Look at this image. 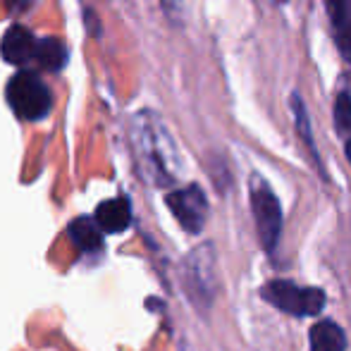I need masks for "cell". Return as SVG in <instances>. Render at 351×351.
<instances>
[{
	"mask_svg": "<svg viewBox=\"0 0 351 351\" xmlns=\"http://www.w3.org/2000/svg\"><path fill=\"white\" fill-rule=\"evenodd\" d=\"M70 60V48L60 38H41L38 41L36 65H41L48 72H60Z\"/></svg>",
	"mask_w": 351,
	"mask_h": 351,
	"instance_id": "12",
	"label": "cell"
},
{
	"mask_svg": "<svg viewBox=\"0 0 351 351\" xmlns=\"http://www.w3.org/2000/svg\"><path fill=\"white\" fill-rule=\"evenodd\" d=\"M0 53H3L5 62L14 67H27L36 62L38 56V38L29 32L22 24H12L8 32L3 34L0 41Z\"/></svg>",
	"mask_w": 351,
	"mask_h": 351,
	"instance_id": "7",
	"label": "cell"
},
{
	"mask_svg": "<svg viewBox=\"0 0 351 351\" xmlns=\"http://www.w3.org/2000/svg\"><path fill=\"white\" fill-rule=\"evenodd\" d=\"M251 208H254L261 244L265 246V251H273L278 246L282 230V208L278 196L270 191V186L261 177L251 180Z\"/></svg>",
	"mask_w": 351,
	"mask_h": 351,
	"instance_id": "3",
	"label": "cell"
},
{
	"mask_svg": "<svg viewBox=\"0 0 351 351\" xmlns=\"http://www.w3.org/2000/svg\"><path fill=\"white\" fill-rule=\"evenodd\" d=\"M167 208L177 217L182 227L191 234L204 230L206 215H208V201L206 194L196 184L186 186V189H177L167 194Z\"/></svg>",
	"mask_w": 351,
	"mask_h": 351,
	"instance_id": "5",
	"label": "cell"
},
{
	"mask_svg": "<svg viewBox=\"0 0 351 351\" xmlns=\"http://www.w3.org/2000/svg\"><path fill=\"white\" fill-rule=\"evenodd\" d=\"M335 125L344 139H351V98L347 93L335 101Z\"/></svg>",
	"mask_w": 351,
	"mask_h": 351,
	"instance_id": "14",
	"label": "cell"
},
{
	"mask_svg": "<svg viewBox=\"0 0 351 351\" xmlns=\"http://www.w3.org/2000/svg\"><path fill=\"white\" fill-rule=\"evenodd\" d=\"M330 22L335 29V41L344 60L351 62V0H325Z\"/></svg>",
	"mask_w": 351,
	"mask_h": 351,
	"instance_id": "9",
	"label": "cell"
},
{
	"mask_svg": "<svg viewBox=\"0 0 351 351\" xmlns=\"http://www.w3.org/2000/svg\"><path fill=\"white\" fill-rule=\"evenodd\" d=\"M79 251H98L103 246V230L96 217H77L67 230Z\"/></svg>",
	"mask_w": 351,
	"mask_h": 351,
	"instance_id": "11",
	"label": "cell"
},
{
	"mask_svg": "<svg viewBox=\"0 0 351 351\" xmlns=\"http://www.w3.org/2000/svg\"><path fill=\"white\" fill-rule=\"evenodd\" d=\"M347 158H349V162H351V139L347 141Z\"/></svg>",
	"mask_w": 351,
	"mask_h": 351,
	"instance_id": "15",
	"label": "cell"
},
{
	"mask_svg": "<svg viewBox=\"0 0 351 351\" xmlns=\"http://www.w3.org/2000/svg\"><path fill=\"white\" fill-rule=\"evenodd\" d=\"M5 101H8L10 110L24 122H38L53 110L51 88L32 70H19L8 79Z\"/></svg>",
	"mask_w": 351,
	"mask_h": 351,
	"instance_id": "1",
	"label": "cell"
},
{
	"mask_svg": "<svg viewBox=\"0 0 351 351\" xmlns=\"http://www.w3.org/2000/svg\"><path fill=\"white\" fill-rule=\"evenodd\" d=\"M141 130L136 134V151H139L143 165L148 167V175L158 182V184H165V182L172 180L170 172V156H165V151L160 148V141H158V125H153V120H146L141 115L139 120Z\"/></svg>",
	"mask_w": 351,
	"mask_h": 351,
	"instance_id": "6",
	"label": "cell"
},
{
	"mask_svg": "<svg viewBox=\"0 0 351 351\" xmlns=\"http://www.w3.org/2000/svg\"><path fill=\"white\" fill-rule=\"evenodd\" d=\"M268 304L291 315H318L325 308V291L318 287H296L289 280H273L261 289Z\"/></svg>",
	"mask_w": 351,
	"mask_h": 351,
	"instance_id": "2",
	"label": "cell"
},
{
	"mask_svg": "<svg viewBox=\"0 0 351 351\" xmlns=\"http://www.w3.org/2000/svg\"><path fill=\"white\" fill-rule=\"evenodd\" d=\"M291 110H294V115H296V127H299V134H301V139H304V143H306V146H308V151L313 153V160H315V165L320 167L318 153H315V146H313V136H311L308 115H306V108H304V103H301V98H299V96H291Z\"/></svg>",
	"mask_w": 351,
	"mask_h": 351,
	"instance_id": "13",
	"label": "cell"
},
{
	"mask_svg": "<svg viewBox=\"0 0 351 351\" xmlns=\"http://www.w3.org/2000/svg\"><path fill=\"white\" fill-rule=\"evenodd\" d=\"M311 351H344L347 349V337L342 328L332 320H320L311 328Z\"/></svg>",
	"mask_w": 351,
	"mask_h": 351,
	"instance_id": "10",
	"label": "cell"
},
{
	"mask_svg": "<svg viewBox=\"0 0 351 351\" xmlns=\"http://www.w3.org/2000/svg\"><path fill=\"white\" fill-rule=\"evenodd\" d=\"M93 217H96V222L101 225L103 232H108V234H120L132 222V206L125 196L103 201L96 208V215Z\"/></svg>",
	"mask_w": 351,
	"mask_h": 351,
	"instance_id": "8",
	"label": "cell"
},
{
	"mask_svg": "<svg viewBox=\"0 0 351 351\" xmlns=\"http://www.w3.org/2000/svg\"><path fill=\"white\" fill-rule=\"evenodd\" d=\"M275 3H285V0H275Z\"/></svg>",
	"mask_w": 351,
	"mask_h": 351,
	"instance_id": "16",
	"label": "cell"
},
{
	"mask_svg": "<svg viewBox=\"0 0 351 351\" xmlns=\"http://www.w3.org/2000/svg\"><path fill=\"white\" fill-rule=\"evenodd\" d=\"M213 249L208 244L191 251L184 265V285L191 294V301L199 306H208L215 291V263Z\"/></svg>",
	"mask_w": 351,
	"mask_h": 351,
	"instance_id": "4",
	"label": "cell"
}]
</instances>
